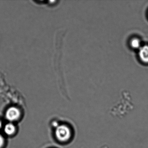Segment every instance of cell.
<instances>
[{"instance_id":"1","label":"cell","mask_w":148,"mask_h":148,"mask_svg":"<svg viewBox=\"0 0 148 148\" xmlns=\"http://www.w3.org/2000/svg\"><path fill=\"white\" fill-rule=\"evenodd\" d=\"M55 135L58 140L60 142H66L71 138V131L67 125H61L56 128Z\"/></svg>"},{"instance_id":"2","label":"cell","mask_w":148,"mask_h":148,"mask_svg":"<svg viewBox=\"0 0 148 148\" xmlns=\"http://www.w3.org/2000/svg\"><path fill=\"white\" fill-rule=\"evenodd\" d=\"M20 116V112L18 108L12 107L8 109L6 112V118L10 121L17 120Z\"/></svg>"},{"instance_id":"3","label":"cell","mask_w":148,"mask_h":148,"mask_svg":"<svg viewBox=\"0 0 148 148\" xmlns=\"http://www.w3.org/2000/svg\"><path fill=\"white\" fill-rule=\"evenodd\" d=\"M138 56L140 60L145 63H148V46L144 45L139 49Z\"/></svg>"},{"instance_id":"4","label":"cell","mask_w":148,"mask_h":148,"mask_svg":"<svg viewBox=\"0 0 148 148\" xmlns=\"http://www.w3.org/2000/svg\"><path fill=\"white\" fill-rule=\"evenodd\" d=\"M130 45L132 49H139L141 47V41L138 38H132L130 41Z\"/></svg>"},{"instance_id":"5","label":"cell","mask_w":148,"mask_h":148,"mask_svg":"<svg viewBox=\"0 0 148 148\" xmlns=\"http://www.w3.org/2000/svg\"><path fill=\"white\" fill-rule=\"evenodd\" d=\"M5 133L8 135H11L14 133L15 131V127L14 125L9 123L5 125L4 128Z\"/></svg>"},{"instance_id":"6","label":"cell","mask_w":148,"mask_h":148,"mask_svg":"<svg viewBox=\"0 0 148 148\" xmlns=\"http://www.w3.org/2000/svg\"><path fill=\"white\" fill-rule=\"evenodd\" d=\"M4 138L1 135H0V148H1L4 144Z\"/></svg>"},{"instance_id":"7","label":"cell","mask_w":148,"mask_h":148,"mask_svg":"<svg viewBox=\"0 0 148 148\" xmlns=\"http://www.w3.org/2000/svg\"><path fill=\"white\" fill-rule=\"evenodd\" d=\"M52 125L53 127L57 128V127H58L59 125L58 122H56V121H54V122H53Z\"/></svg>"},{"instance_id":"8","label":"cell","mask_w":148,"mask_h":148,"mask_svg":"<svg viewBox=\"0 0 148 148\" xmlns=\"http://www.w3.org/2000/svg\"><path fill=\"white\" fill-rule=\"evenodd\" d=\"M1 125H2V124H1V121H0V128H1Z\"/></svg>"}]
</instances>
